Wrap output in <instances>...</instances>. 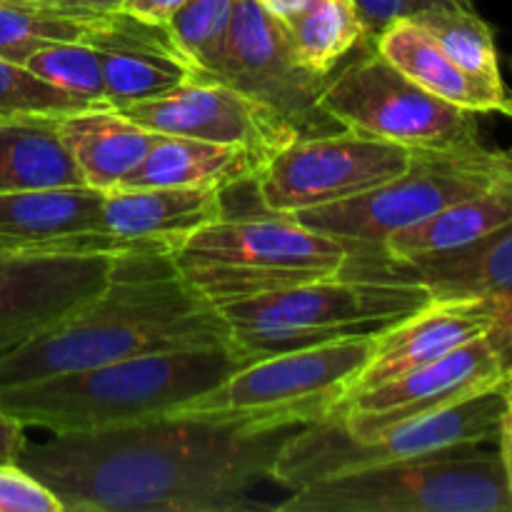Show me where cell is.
Wrapping results in <instances>:
<instances>
[{
    "mask_svg": "<svg viewBox=\"0 0 512 512\" xmlns=\"http://www.w3.org/2000/svg\"><path fill=\"white\" fill-rule=\"evenodd\" d=\"M235 345L215 305L180 275L173 253L115 255L108 285L83 308L0 355V388L115 360Z\"/></svg>",
    "mask_w": 512,
    "mask_h": 512,
    "instance_id": "obj_2",
    "label": "cell"
},
{
    "mask_svg": "<svg viewBox=\"0 0 512 512\" xmlns=\"http://www.w3.org/2000/svg\"><path fill=\"white\" fill-rule=\"evenodd\" d=\"M503 430H512V423H503Z\"/></svg>",
    "mask_w": 512,
    "mask_h": 512,
    "instance_id": "obj_42",
    "label": "cell"
},
{
    "mask_svg": "<svg viewBox=\"0 0 512 512\" xmlns=\"http://www.w3.org/2000/svg\"><path fill=\"white\" fill-rule=\"evenodd\" d=\"M85 185L58 135V115H0V193Z\"/></svg>",
    "mask_w": 512,
    "mask_h": 512,
    "instance_id": "obj_24",
    "label": "cell"
},
{
    "mask_svg": "<svg viewBox=\"0 0 512 512\" xmlns=\"http://www.w3.org/2000/svg\"><path fill=\"white\" fill-rule=\"evenodd\" d=\"M373 350L375 333H363L263 355L170 415L233 420L250 428L320 423L348 400Z\"/></svg>",
    "mask_w": 512,
    "mask_h": 512,
    "instance_id": "obj_6",
    "label": "cell"
},
{
    "mask_svg": "<svg viewBox=\"0 0 512 512\" xmlns=\"http://www.w3.org/2000/svg\"><path fill=\"white\" fill-rule=\"evenodd\" d=\"M0 512H63V505L18 463H0Z\"/></svg>",
    "mask_w": 512,
    "mask_h": 512,
    "instance_id": "obj_32",
    "label": "cell"
},
{
    "mask_svg": "<svg viewBox=\"0 0 512 512\" xmlns=\"http://www.w3.org/2000/svg\"><path fill=\"white\" fill-rule=\"evenodd\" d=\"M58 135L85 185L103 193L123 183L163 138L118 108H83L58 115Z\"/></svg>",
    "mask_w": 512,
    "mask_h": 512,
    "instance_id": "obj_21",
    "label": "cell"
},
{
    "mask_svg": "<svg viewBox=\"0 0 512 512\" xmlns=\"http://www.w3.org/2000/svg\"><path fill=\"white\" fill-rule=\"evenodd\" d=\"M415 153L353 130L300 135L270 155L255 190L270 213L295 215L363 195L413 165Z\"/></svg>",
    "mask_w": 512,
    "mask_h": 512,
    "instance_id": "obj_11",
    "label": "cell"
},
{
    "mask_svg": "<svg viewBox=\"0 0 512 512\" xmlns=\"http://www.w3.org/2000/svg\"><path fill=\"white\" fill-rule=\"evenodd\" d=\"M512 173V155L485 145L458 153H415L413 165L398 178L363 195L293 218L353 248L380 250L395 233L423 223L458 200L478 195Z\"/></svg>",
    "mask_w": 512,
    "mask_h": 512,
    "instance_id": "obj_9",
    "label": "cell"
},
{
    "mask_svg": "<svg viewBox=\"0 0 512 512\" xmlns=\"http://www.w3.org/2000/svg\"><path fill=\"white\" fill-rule=\"evenodd\" d=\"M320 108L340 128L413 153H458L483 145L478 113L420 88L375 48L328 75Z\"/></svg>",
    "mask_w": 512,
    "mask_h": 512,
    "instance_id": "obj_10",
    "label": "cell"
},
{
    "mask_svg": "<svg viewBox=\"0 0 512 512\" xmlns=\"http://www.w3.org/2000/svg\"><path fill=\"white\" fill-rule=\"evenodd\" d=\"M283 25L300 63L318 75L335 73L350 50L368 43L353 0H318Z\"/></svg>",
    "mask_w": 512,
    "mask_h": 512,
    "instance_id": "obj_26",
    "label": "cell"
},
{
    "mask_svg": "<svg viewBox=\"0 0 512 512\" xmlns=\"http://www.w3.org/2000/svg\"><path fill=\"white\" fill-rule=\"evenodd\" d=\"M25 68L33 70L45 83L55 85L63 93L93 105L110 108L108 90H105L103 65L100 55L88 40H58L48 43L33 55H28Z\"/></svg>",
    "mask_w": 512,
    "mask_h": 512,
    "instance_id": "obj_29",
    "label": "cell"
},
{
    "mask_svg": "<svg viewBox=\"0 0 512 512\" xmlns=\"http://www.w3.org/2000/svg\"><path fill=\"white\" fill-rule=\"evenodd\" d=\"M505 413V380L463 403L395 423L365 438H355L335 415L303 425L290 435L273 465L270 480L295 490L315 480L363 468L400 463L448 450L478 448L498 440Z\"/></svg>",
    "mask_w": 512,
    "mask_h": 512,
    "instance_id": "obj_8",
    "label": "cell"
},
{
    "mask_svg": "<svg viewBox=\"0 0 512 512\" xmlns=\"http://www.w3.org/2000/svg\"><path fill=\"white\" fill-rule=\"evenodd\" d=\"M365 28V38L373 43L375 35L383 33L390 23L403 18H415L423 10L433 8H465L473 10V0H353Z\"/></svg>",
    "mask_w": 512,
    "mask_h": 512,
    "instance_id": "obj_33",
    "label": "cell"
},
{
    "mask_svg": "<svg viewBox=\"0 0 512 512\" xmlns=\"http://www.w3.org/2000/svg\"><path fill=\"white\" fill-rule=\"evenodd\" d=\"M512 368V313L480 338L390 383L355 393L335 410L350 435L365 438L395 423L463 403L505 380Z\"/></svg>",
    "mask_w": 512,
    "mask_h": 512,
    "instance_id": "obj_13",
    "label": "cell"
},
{
    "mask_svg": "<svg viewBox=\"0 0 512 512\" xmlns=\"http://www.w3.org/2000/svg\"><path fill=\"white\" fill-rule=\"evenodd\" d=\"M118 110L160 135L243 145L263 160L290 140L300 138L273 110L220 80L208 78H193L160 98L123 105Z\"/></svg>",
    "mask_w": 512,
    "mask_h": 512,
    "instance_id": "obj_15",
    "label": "cell"
},
{
    "mask_svg": "<svg viewBox=\"0 0 512 512\" xmlns=\"http://www.w3.org/2000/svg\"><path fill=\"white\" fill-rule=\"evenodd\" d=\"M208 80H220L265 105L298 135L343 130L320 108L328 75L300 63L285 25L260 0H238L223 55Z\"/></svg>",
    "mask_w": 512,
    "mask_h": 512,
    "instance_id": "obj_12",
    "label": "cell"
},
{
    "mask_svg": "<svg viewBox=\"0 0 512 512\" xmlns=\"http://www.w3.org/2000/svg\"><path fill=\"white\" fill-rule=\"evenodd\" d=\"M23 3H35V5H45V8H50L48 0H23ZM55 10V8H53Z\"/></svg>",
    "mask_w": 512,
    "mask_h": 512,
    "instance_id": "obj_41",
    "label": "cell"
},
{
    "mask_svg": "<svg viewBox=\"0 0 512 512\" xmlns=\"http://www.w3.org/2000/svg\"><path fill=\"white\" fill-rule=\"evenodd\" d=\"M500 458H503L505 468H508L512 480V430H500Z\"/></svg>",
    "mask_w": 512,
    "mask_h": 512,
    "instance_id": "obj_38",
    "label": "cell"
},
{
    "mask_svg": "<svg viewBox=\"0 0 512 512\" xmlns=\"http://www.w3.org/2000/svg\"><path fill=\"white\" fill-rule=\"evenodd\" d=\"M113 253L28 255L0 250V355L83 308L108 285Z\"/></svg>",
    "mask_w": 512,
    "mask_h": 512,
    "instance_id": "obj_14",
    "label": "cell"
},
{
    "mask_svg": "<svg viewBox=\"0 0 512 512\" xmlns=\"http://www.w3.org/2000/svg\"><path fill=\"white\" fill-rule=\"evenodd\" d=\"M263 158L243 145L163 135L143 163L115 188H215L258 178Z\"/></svg>",
    "mask_w": 512,
    "mask_h": 512,
    "instance_id": "obj_22",
    "label": "cell"
},
{
    "mask_svg": "<svg viewBox=\"0 0 512 512\" xmlns=\"http://www.w3.org/2000/svg\"><path fill=\"white\" fill-rule=\"evenodd\" d=\"M512 220V173L488 190L448 205L423 223L395 233L380 248L388 258H418L465 248Z\"/></svg>",
    "mask_w": 512,
    "mask_h": 512,
    "instance_id": "obj_25",
    "label": "cell"
},
{
    "mask_svg": "<svg viewBox=\"0 0 512 512\" xmlns=\"http://www.w3.org/2000/svg\"><path fill=\"white\" fill-rule=\"evenodd\" d=\"M373 48L413 83L448 103L473 110V113H503L505 110L508 90L490 88L483 80L465 73L413 18L390 23L383 33L375 35Z\"/></svg>",
    "mask_w": 512,
    "mask_h": 512,
    "instance_id": "obj_23",
    "label": "cell"
},
{
    "mask_svg": "<svg viewBox=\"0 0 512 512\" xmlns=\"http://www.w3.org/2000/svg\"><path fill=\"white\" fill-rule=\"evenodd\" d=\"M83 108H93V105L45 83L23 63H13L0 55V115H65Z\"/></svg>",
    "mask_w": 512,
    "mask_h": 512,
    "instance_id": "obj_31",
    "label": "cell"
},
{
    "mask_svg": "<svg viewBox=\"0 0 512 512\" xmlns=\"http://www.w3.org/2000/svg\"><path fill=\"white\" fill-rule=\"evenodd\" d=\"M465 450L353 470L290 490L280 512H512L500 453Z\"/></svg>",
    "mask_w": 512,
    "mask_h": 512,
    "instance_id": "obj_7",
    "label": "cell"
},
{
    "mask_svg": "<svg viewBox=\"0 0 512 512\" xmlns=\"http://www.w3.org/2000/svg\"><path fill=\"white\" fill-rule=\"evenodd\" d=\"M510 313L512 303L503 300H430L418 313L375 333L373 358L358 375L350 395L378 388L443 358L493 330Z\"/></svg>",
    "mask_w": 512,
    "mask_h": 512,
    "instance_id": "obj_18",
    "label": "cell"
},
{
    "mask_svg": "<svg viewBox=\"0 0 512 512\" xmlns=\"http://www.w3.org/2000/svg\"><path fill=\"white\" fill-rule=\"evenodd\" d=\"M503 115H508V118H512V95H508V103H505Z\"/></svg>",
    "mask_w": 512,
    "mask_h": 512,
    "instance_id": "obj_40",
    "label": "cell"
},
{
    "mask_svg": "<svg viewBox=\"0 0 512 512\" xmlns=\"http://www.w3.org/2000/svg\"><path fill=\"white\" fill-rule=\"evenodd\" d=\"M250 360L238 345L138 355L0 388V410L50 435L98 433L175 413Z\"/></svg>",
    "mask_w": 512,
    "mask_h": 512,
    "instance_id": "obj_3",
    "label": "cell"
},
{
    "mask_svg": "<svg viewBox=\"0 0 512 512\" xmlns=\"http://www.w3.org/2000/svg\"><path fill=\"white\" fill-rule=\"evenodd\" d=\"M238 0H185L183 8L165 23L170 38L198 78H210L223 55Z\"/></svg>",
    "mask_w": 512,
    "mask_h": 512,
    "instance_id": "obj_30",
    "label": "cell"
},
{
    "mask_svg": "<svg viewBox=\"0 0 512 512\" xmlns=\"http://www.w3.org/2000/svg\"><path fill=\"white\" fill-rule=\"evenodd\" d=\"M340 275L423 285L433 300L512 303V220L495 233L438 255L388 258L380 250L353 253Z\"/></svg>",
    "mask_w": 512,
    "mask_h": 512,
    "instance_id": "obj_17",
    "label": "cell"
},
{
    "mask_svg": "<svg viewBox=\"0 0 512 512\" xmlns=\"http://www.w3.org/2000/svg\"><path fill=\"white\" fill-rule=\"evenodd\" d=\"M223 215L215 188H110L103 198L108 235L135 248L175 253L188 235Z\"/></svg>",
    "mask_w": 512,
    "mask_h": 512,
    "instance_id": "obj_20",
    "label": "cell"
},
{
    "mask_svg": "<svg viewBox=\"0 0 512 512\" xmlns=\"http://www.w3.org/2000/svg\"><path fill=\"white\" fill-rule=\"evenodd\" d=\"M260 3H263L265 8H268L270 13L280 20V23H288V20H293L295 15H300V13H305L308 8H313L318 0H260Z\"/></svg>",
    "mask_w": 512,
    "mask_h": 512,
    "instance_id": "obj_37",
    "label": "cell"
},
{
    "mask_svg": "<svg viewBox=\"0 0 512 512\" xmlns=\"http://www.w3.org/2000/svg\"><path fill=\"white\" fill-rule=\"evenodd\" d=\"M123 3L125 0H48L50 8L83 20H95L103 18V15L118 13V10H123Z\"/></svg>",
    "mask_w": 512,
    "mask_h": 512,
    "instance_id": "obj_34",
    "label": "cell"
},
{
    "mask_svg": "<svg viewBox=\"0 0 512 512\" xmlns=\"http://www.w3.org/2000/svg\"><path fill=\"white\" fill-rule=\"evenodd\" d=\"M103 198V190L90 185L0 193V250L28 255H120L148 250L108 235Z\"/></svg>",
    "mask_w": 512,
    "mask_h": 512,
    "instance_id": "obj_16",
    "label": "cell"
},
{
    "mask_svg": "<svg viewBox=\"0 0 512 512\" xmlns=\"http://www.w3.org/2000/svg\"><path fill=\"white\" fill-rule=\"evenodd\" d=\"M505 403H508V413H505L503 423H512V368L505 375Z\"/></svg>",
    "mask_w": 512,
    "mask_h": 512,
    "instance_id": "obj_39",
    "label": "cell"
},
{
    "mask_svg": "<svg viewBox=\"0 0 512 512\" xmlns=\"http://www.w3.org/2000/svg\"><path fill=\"white\" fill-rule=\"evenodd\" d=\"M85 40L100 55L110 108L160 98L198 78V70L180 53L165 25L123 10L95 18Z\"/></svg>",
    "mask_w": 512,
    "mask_h": 512,
    "instance_id": "obj_19",
    "label": "cell"
},
{
    "mask_svg": "<svg viewBox=\"0 0 512 512\" xmlns=\"http://www.w3.org/2000/svg\"><path fill=\"white\" fill-rule=\"evenodd\" d=\"M185 0H125L123 13L135 15L140 20H148V23L165 25L180 8H183Z\"/></svg>",
    "mask_w": 512,
    "mask_h": 512,
    "instance_id": "obj_35",
    "label": "cell"
},
{
    "mask_svg": "<svg viewBox=\"0 0 512 512\" xmlns=\"http://www.w3.org/2000/svg\"><path fill=\"white\" fill-rule=\"evenodd\" d=\"M413 20L465 73L483 80L490 88L505 90L493 30L475 8H433L423 10Z\"/></svg>",
    "mask_w": 512,
    "mask_h": 512,
    "instance_id": "obj_27",
    "label": "cell"
},
{
    "mask_svg": "<svg viewBox=\"0 0 512 512\" xmlns=\"http://www.w3.org/2000/svg\"><path fill=\"white\" fill-rule=\"evenodd\" d=\"M415 283L328 275L293 288L218 305L233 343L253 358L378 333L430 303Z\"/></svg>",
    "mask_w": 512,
    "mask_h": 512,
    "instance_id": "obj_5",
    "label": "cell"
},
{
    "mask_svg": "<svg viewBox=\"0 0 512 512\" xmlns=\"http://www.w3.org/2000/svg\"><path fill=\"white\" fill-rule=\"evenodd\" d=\"M353 253L365 250L305 228L293 215H220L183 240L173 253L190 288L223 305L308 280L338 275Z\"/></svg>",
    "mask_w": 512,
    "mask_h": 512,
    "instance_id": "obj_4",
    "label": "cell"
},
{
    "mask_svg": "<svg viewBox=\"0 0 512 512\" xmlns=\"http://www.w3.org/2000/svg\"><path fill=\"white\" fill-rule=\"evenodd\" d=\"M25 440V425L0 410V463H15Z\"/></svg>",
    "mask_w": 512,
    "mask_h": 512,
    "instance_id": "obj_36",
    "label": "cell"
},
{
    "mask_svg": "<svg viewBox=\"0 0 512 512\" xmlns=\"http://www.w3.org/2000/svg\"><path fill=\"white\" fill-rule=\"evenodd\" d=\"M93 20L73 18L45 5L0 0V55L25 63L28 55L58 40H85Z\"/></svg>",
    "mask_w": 512,
    "mask_h": 512,
    "instance_id": "obj_28",
    "label": "cell"
},
{
    "mask_svg": "<svg viewBox=\"0 0 512 512\" xmlns=\"http://www.w3.org/2000/svg\"><path fill=\"white\" fill-rule=\"evenodd\" d=\"M298 428L163 415L98 433L25 440L15 463L53 490L63 512H248Z\"/></svg>",
    "mask_w": 512,
    "mask_h": 512,
    "instance_id": "obj_1",
    "label": "cell"
}]
</instances>
